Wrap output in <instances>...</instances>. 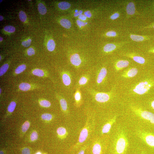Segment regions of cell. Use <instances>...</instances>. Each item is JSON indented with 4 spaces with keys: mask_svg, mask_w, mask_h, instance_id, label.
<instances>
[{
    "mask_svg": "<svg viewBox=\"0 0 154 154\" xmlns=\"http://www.w3.org/2000/svg\"><path fill=\"white\" fill-rule=\"evenodd\" d=\"M63 83L66 86H70L72 83V79L70 75L67 73H63L62 75Z\"/></svg>",
    "mask_w": 154,
    "mask_h": 154,
    "instance_id": "cell-14",
    "label": "cell"
},
{
    "mask_svg": "<svg viewBox=\"0 0 154 154\" xmlns=\"http://www.w3.org/2000/svg\"><path fill=\"white\" fill-rule=\"evenodd\" d=\"M88 130L87 127L85 126L81 131L80 134L78 144H81L83 143L86 140L88 136Z\"/></svg>",
    "mask_w": 154,
    "mask_h": 154,
    "instance_id": "cell-12",
    "label": "cell"
},
{
    "mask_svg": "<svg viewBox=\"0 0 154 154\" xmlns=\"http://www.w3.org/2000/svg\"><path fill=\"white\" fill-rule=\"evenodd\" d=\"M0 154H4V152L2 151L1 150L0 152Z\"/></svg>",
    "mask_w": 154,
    "mask_h": 154,
    "instance_id": "cell-52",
    "label": "cell"
},
{
    "mask_svg": "<svg viewBox=\"0 0 154 154\" xmlns=\"http://www.w3.org/2000/svg\"><path fill=\"white\" fill-rule=\"evenodd\" d=\"M129 64V62L126 60H119L115 63V67L117 71H120L126 67Z\"/></svg>",
    "mask_w": 154,
    "mask_h": 154,
    "instance_id": "cell-9",
    "label": "cell"
},
{
    "mask_svg": "<svg viewBox=\"0 0 154 154\" xmlns=\"http://www.w3.org/2000/svg\"><path fill=\"white\" fill-rule=\"evenodd\" d=\"M150 123L154 126V118H152L151 120L149 121Z\"/></svg>",
    "mask_w": 154,
    "mask_h": 154,
    "instance_id": "cell-47",
    "label": "cell"
},
{
    "mask_svg": "<svg viewBox=\"0 0 154 154\" xmlns=\"http://www.w3.org/2000/svg\"><path fill=\"white\" fill-rule=\"evenodd\" d=\"M2 59V57L1 55L0 56V61H1Z\"/></svg>",
    "mask_w": 154,
    "mask_h": 154,
    "instance_id": "cell-55",
    "label": "cell"
},
{
    "mask_svg": "<svg viewBox=\"0 0 154 154\" xmlns=\"http://www.w3.org/2000/svg\"><path fill=\"white\" fill-rule=\"evenodd\" d=\"M102 151L101 145L99 143H96L94 144L92 150L93 154H101Z\"/></svg>",
    "mask_w": 154,
    "mask_h": 154,
    "instance_id": "cell-18",
    "label": "cell"
},
{
    "mask_svg": "<svg viewBox=\"0 0 154 154\" xmlns=\"http://www.w3.org/2000/svg\"><path fill=\"white\" fill-rule=\"evenodd\" d=\"M36 154H41V153L40 152H37V153H36Z\"/></svg>",
    "mask_w": 154,
    "mask_h": 154,
    "instance_id": "cell-54",
    "label": "cell"
},
{
    "mask_svg": "<svg viewBox=\"0 0 154 154\" xmlns=\"http://www.w3.org/2000/svg\"><path fill=\"white\" fill-rule=\"evenodd\" d=\"M60 103L61 108L62 111L64 112L67 111L68 105L66 100L63 98L61 99L60 100Z\"/></svg>",
    "mask_w": 154,
    "mask_h": 154,
    "instance_id": "cell-25",
    "label": "cell"
},
{
    "mask_svg": "<svg viewBox=\"0 0 154 154\" xmlns=\"http://www.w3.org/2000/svg\"><path fill=\"white\" fill-rule=\"evenodd\" d=\"M56 132H57V133L59 135L61 136H65L67 133L66 129L63 127H60L58 128Z\"/></svg>",
    "mask_w": 154,
    "mask_h": 154,
    "instance_id": "cell-28",
    "label": "cell"
},
{
    "mask_svg": "<svg viewBox=\"0 0 154 154\" xmlns=\"http://www.w3.org/2000/svg\"><path fill=\"white\" fill-rule=\"evenodd\" d=\"M131 109L135 115L142 120L149 121L154 118V114L135 106H132Z\"/></svg>",
    "mask_w": 154,
    "mask_h": 154,
    "instance_id": "cell-2",
    "label": "cell"
},
{
    "mask_svg": "<svg viewBox=\"0 0 154 154\" xmlns=\"http://www.w3.org/2000/svg\"><path fill=\"white\" fill-rule=\"evenodd\" d=\"M151 105V107L154 110V100L152 102Z\"/></svg>",
    "mask_w": 154,
    "mask_h": 154,
    "instance_id": "cell-49",
    "label": "cell"
},
{
    "mask_svg": "<svg viewBox=\"0 0 154 154\" xmlns=\"http://www.w3.org/2000/svg\"><path fill=\"white\" fill-rule=\"evenodd\" d=\"M38 138V134L37 132L34 131L31 133L30 136V139L31 141H34L36 140Z\"/></svg>",
    "mask_w": 154,
    "mask_h": 154,
    "instance_id": "cell-35",
    "label": "cell"
},
{
    "mask_svg": "<svg viewBox=\"0 0 154 154\" xmlns=\"http://www.w3.org/2000/svg\"><path fill=\"white\" fill-rule=\"evenodd\" d=\"M123 43L114 44L110 43L107 44L104 47V51L106 53H109L113 51L118 47L120 46Z\"/></svg>",
    "mask_w": 154,
    "mask_h": 154,
    "instance_id": "cell-11",
    "label": "cell"
},
{
    "mask_svg": "<svg viewBox=\"0 0 154 154\" xmlns=\"http://www.w3.org/2000/svg\"><path fill=\"white\" fill-rule=\"evenodd\" d=\"M30 126V122L28 121H26L22 125L21 129L23 133H25L29 128Z\"/></svg>",
    "mask_w": 154,
    "mask_h": 154,
    "instance_id": "cell-32",
    "label": "cell"
},
{
    "mask_svg": "<svg viewBox=\"0 0 154 154\" xmlns=\"http://www.w3.org/2000/svg\"><path fill=\"white\" fill-rule=\"evenodd\" d=\"M19 17L20 20L23 22L26 21L27 19V15L24 12L21 11L19 13Z\"/></svg>",
    "mask_w": 154,
    "mask_h": 154,
    "instance_id": "cell-31",
    "label": "cell"
},
{
    "mask_svg": "<svg viewBox=\"0 0 154 154\" xmlns=\"http://www.w3.org/2000/svg\"><path fill=\"white\" fill-rule=\"evenodd\" d=\"M27 68L26 65L22 64L19 66L15 69L14 73L15 75H18L23 73Z\"/></svg>",
    "mask_w": 154,
    "mask_h": 154,
    "instance_id": "cell-22",
    "label": "cell"
},
{
    "mask_svg": "<svg viewBox=\"0 0 154 154\" xmlns=\"http://www.w3.org/2000/svg\"><path fill=\"white\" fill-rule=\"evenodd\" d=\"M61 26L66 29H70L71 26V21L66 19H62L60 21Z\"/></svg>",
    "mask_w": 154,
    "mask_h": 154,
    "instance_id": "cell-19",
    "label": "cell"
},
{
    "mask_svg": "<svg viewBox=\"0 0 154 154\" xmlns=\"http://www.w3.org/2000/svg\"><path fill=\"white\" fill-rule=\"evenodd\" d=\"M84 15L87 17L90 18L92 17V14L89 11H87L84 13Z\"/></svg>",
    "mask_w": 154,
    "mask_h": 154,
    "instance_id": "cell-44",
    "label": "cell"
},
{
    "mask_svg": "<svg viewBox=\"0 0 154 154\" xmlns=\"http://www.w3.org/2000/svg\"><path fill=\"white\" fill-rule=\"evenodd\" d=\"M107 73V71L105 67H103L100 70L97 76L96 82L99 84L102 83L106 77Z\"/></svg>",
    "mask_w": 154,
    "mask_h": 154,
    "instance_id": "cell-8",
    "label": "cell"
},
{
    "mask_svg": "<svg viewBox=\"0 0 154 154\" xmlns=\"http://www.w3.org/2000/svg\"><path fill=\"white\" fill-rule=\"evenodd\" d=\"M32 73L33 75L40 77L44 76L45 75L44 71L39 69H34L32 71Z\"/></svg>",
    "mask_w": 154,
    "mask_h": 154,
    "instance_id": "cell-21",
    "label": "cell"
},
{
    "mask_svg": "<svg viewBox=\"0 0 154 154\" xmlns=\"http://www.w3.org/2000/svg\"><path fill=\"white\" fill-rule=\"evenodd\" d=\"M41 117L43 120L46 121L51 120L53 118L52 115L50 114L45 113L42 114Z\"/></svg>",
    "mask_w": 154,
    "mask_h": 154,
    "instance_id": "cell-34",
    "label": "cell"
},
{
    "mask_svg": "<svg viewBox=\"0 0 154 154\" xmlns=\"http://www.w3.org/2000/svg\"><path fill=\"white\" fill-rule=\"evenodd\" d=\"M137 134L138 136L146 145L154 148V134L149 132L139 130Z\"/></svg>",
    "mask_w": 154,
    "mask_h": 154,
    "instance_id": "cell-3",
    "label": "cell"
},
{
    "mask_svg": "<svg viewBox=\"0 0 154 154\" xmlns=\"http://www.w3.org/2000/svg\"><path fill=\"white\" fill-rule=\"evenodd\" d=\"M120 14L118 12L115 13L113 14L111 16V18L112 20H115L117 19L120 16Z\"/></svg>",
    "mask_w": 154,
    "mask_h": 154,
    "instance_id": "cell-40",
    "label": "cell"
},
{
    "mask_svg": "<svg viewBox=\"0 0 154 154\" xmlns=\"http://www.w3.org/2000/svg\"><path fill=\"white\" fill-rule=\"evenodd\" d=\"M70 60L71 64L75 66H79L81 64L82 61L80 56L77 53H75L71 55Z\"/></svg>",
    "mask_w": 154,
    "mask_h": 154,
    "instance_id": "cell-10",
    "label": "cell"
},
{
    "mask_svg": "<svg viewBox=\"0 0 154 154\" xmlns=\"http://www.w3.org/2000/svg\"><path fill=\"white\" fill-rule=\"evenodd\" d=\"M27 53L28 55L31 56L35 54V52L33 48H30L27 49Z\"/></svg>",
    "mask_w": 154,
    "mask_h": 154,
    "instance_id": "cell-39",
    "label": "cell"
},
{
    "mask_svg": "<svg viewBox=\"0 0 154 154\" xmlns=\"http://www.w3.org/2000/svg\"><path fill=\"white\" fill-rule=\"evenodd\" d=\"M84 150L83 149L82 150L80 151L78 154H84Z\"/></svg>",
    "mask_w": 154,
    "mask_h": 154,
    "instance_id": "cell-48",
    "label": "cell"
},
{
    "mask_svg": "<svg viewBox=\"0 0 154 154\" xmlns=\"http://www.w3.org/2000/svg\"><path fill=\"white\" fill-rule=\"evenodd\" d=\"M128 146L126 133L123 130L118 131L114 140L113 154H125Z\"/></svg>",
    "mask_w": 154,
    "mask_h": 154,
    "instance_id": "cell-1",
    "label": "cell"
},
{
    "mask_svg": "<svg viewBox=\"0 0 154 154\" xmlns=\"http://www.w3.org/2000/svg\"><path fill=\"white\" fill-rule=\"evenodd\" d=\"M138 73V69L135 68H131L126 71L122 75L125 78H130L136 76Z\"/></svg>",
    "mask_w": 154,
    "mask_h": 154,
    "instance_id": "cell-7",
    "label": "cell"
},
{
    "mask_svg": "<svg viewBox=\"0 0 154 154\" xmlns=\"http://www.w3.org/2000/svg\"><path fill=\"white\" fill-rule=\"evenodd\" d=\"M40 105L45 108H48L51 106V103L48 100H40L39 102Z\"/></svg>",
    "mask_w": 154,
    "mask_h": 154,
    "instance_id": "cell-29",
    "label": "cell"
},
{
    "mask_svg": "<svg viewBox=\"0 0 154 154\" xmlns=\"http://www.w3.org/2000/svg\"><path fill=\"white\" fill-rule=\"evenodd\" d=\"M38 9L40 14L42 15H45L47 13V9L45 6L42 3L38 4Z\"/></svg>",
    "mask_w": 154,
    "mask_h": 154,
    "instance_id": "cell-26",
    "label": "cell"
},
{
    "mask_svg": "<svg viewBox=\"0 0 154 154\" xmlns=\"http://www.w3.org/2000/svg\"><path fill=\"white\" fill-rule=\"evenodd\" d=\"M79 20L82 21L85 20L87 19V17L84 15L81 14L78 16Z\"/></svg>",
    "mask_w": 154,
    "mask_h": 154,
    "instance_id": "cell-43",
    "label": "cell"
},
{
    "mask_svg": "<svg viewBox=\"0 0 154 154\" xmlns=\"http://www.w3.org/2000/svg\"><path fill=\"white\" fill-rule=\"evenodd\" d=\"M58 7L61 10H65L70 8L71 5L70 3L66 2H62L58 4Z\"/></svg>",
    "mask_w": 154,
    "mask_h": 154,
    "instance_id": "cell-20",
    "label": "cell"
},
{
    "mask_svg": "<svg viewBox=\"0 0 154 154\" xmlns=\"http://www.w3.org/2000/svg\"><path fill=\"white\" fill-rule=\"evenodd\" d=\"M35 88L32 85L27 83H22L19 85V89L23 92H27Z\"/></svg>",
    "mask_w": 154,
    "mask_h": 154,
    "instance_id": "cell-17",
    "label": "cell"
},
{
    "mask_svg": "<svg viewBox=\"0 0 154 154\" xmlns=\"http://www.w3.org/2000/svg\"><path fill=\"white\" fill-rule=\"evenodd\" d=\"M83 11L82 10H79L75 13L74 14V16L75 17H77L79 16V15L82 14L83 13Z\"/></svg>",
    "mask_w": 154,
    "mask_h": 154,
    "instance_id": "cell-45",
    "label": "cell"
},
{
    "mask_svg": "<svg viewBox=\"0 0 154 154\" xmlns=\"http://www.w3.org/2000/svg\"><path fill=\"white\" fill-rule=\"evenodd\" d=\"M110 96L109 94L105 93H97L95 95V98L96 101L101 103L108 102L110 99Z\"/></svg>",
    "mask_w": 154,
    "mask_h": 154,
    "instance_id": "cell-5",
    "label": "cell"
},
{
    "mask_svg": "<svg viewBox=\"0 0 154 154\" xmlns=\"http://www.w3.org/2000/svg\"><path fill=\"white\" fill-rule=\"evenodd\" d=\"M22 154H31L30 149L27 147H25L22 151Z\"/></svg>",
    "mask_w": 154,
    "mask_h": 154,
    "instance_id": "cell-41",
    "label": "cell"
},
{
    "mask_svg": "<svg viewBox=\"0 0 154 154\" xmlns=\"http://www.w3.org/2000/svg\"><path fill=\"white\" fill-rule=\"evenodd\" d=\"M2 1H1V2H1H1H2Z\"/></svg>",
    "mask_w": 154,
    "mask_h": 154,
    "instance_id": "cell-56",
    "label": "cell"
},
{
    "mask_svg": "<svg viewBox=\"0 0 154 154\" xmlns=\"http://www.w3.org/2000/svg\"><path fill=\"white\" fill-rule=\"evenodd\" d=\"M126 10L127 14L128 15H134L136 12L135 6L134 3L133 2L129 3L126 6Z\"/></svg>",
    "mask_w": 154,
    "mask_h": 154,
    "instance_id": "cell-13",
    "label": "cell"
},
{
    "mask_svg": "<svg viewBox=\"0 0 154 154\" xmlns=\"http://www.w3.org/2000/svg\"><path fill=\"white\" fill-rule=\"evenodd\" d=\"M55 48V44L54 41L53 39H50L47 43V48L48 51L53 52L54 51Z\"/></svg>",
    "mask_w": 154,
    "mask_h": 154,
    "instance_id": "cell-23",
    "label": "cell"
},
{
    "mask_svg": "<svg viewBox=\"0 0 154 154\" xmlns=\"http://www.w3.org/2000/svg\"><path fill=\"white\" fill-rule=\"evenodd\" d=\"M117 118V116H115L104 125L102 129L101 132L102 134L108 133L109 132L112 125L116 122Z\"/></svg>",
    "mask_w": 154,
    "mask_h": 154,
    "instance_id": "cell-6",
    "label": "cell"
},
{
    "mask_svg": "<svg viewBox=\"0 0 154 154\" xmlns=\"http://www.w3.org/2000/svg\"><path fill=\"white\" fill-rule=\"evenodd\" d=\"M153 28V29H154V24H153L151 25H150V26H147V27H145L143 28V29H147V28Z\"/></svg>",
    "mask_w": 154,
    "mask_h": 154,
    "instance_id": "cell-46",
    "label": "cell"
},
{
    "mask_svg": "<svg viewBox=\"0 0 154 154\" xmlns=\"http://www.w3.org/2000/svg\"><path fill=\"white\" fill-rule=\"evenodd\" d=\"M77 22L78 26L80 27L85 26L86 24V23L79 20H77Z\"/></svg>",
    "mask_w": 154,
    "mask_h": 154,
    "instance_id": "cell-42",
    "label": "cell"
},
{
    "mask_svg": "<svg viewBox=\"0 0 154 154\" xmlns=\"http://www.w3.org/2000/svg\"><path fill=\"white\" fill-rule=\"evenodd\" d=\"M4 20V18L2 15H0V21H1Z\"/></svg>",
    "mask_w": 154,
    "mask_h": 154,
    "instance_id": "cell-50",
    "label": "cell"
},
{
    "mask_svg": "<svg viewBox=\"0 0 154 154\" xmlns=\"http://www.w3.org/2000/svg\"><path fill=\"white\" fill-rule=\"evenodd\" d=\"M130 37L132 40L136 42H142L144 40L149 39L150 38L149 36L136 35L134 34L130 35Z\"/></svg>",
    "mask_w": 154,
    "mask_h": 154,
    "instance_id": "cell-16",
    "label": "cell"
},
{
    "mask_svg": "<svg viewBox=\"0 0 154 154\" xmlns=\"http://www.w3.org/2000/svg\"><path fill=\"white\" fill-rule=\"evenodd\" d=\"M3 40V38L2 37H0V42H2Z\"/></svg>",
    "mask_w": 154,
    "mask_h": 154,
    "instance_id": "cell-51",
    "label": "cell"
},
{
    "mask_svg": "<svg viewBox=\"0 0 154 154\" xmlns=\"http://www.w3.org/2000/svg\"><path fill=\"white\" fill-rule=\"evenodd\" d=\"M9 67V65L8 64H5L2 66L0 68V77L2 76L6 73Z\"/></svg>",
    "mask_w": 154,
    "mask_h": 154,
    "instance_id": "cell-24",
    "label": "cell"
},
{
    "mask_svg": "<svg viewBox=\"0 0 154 154\" xmlns=\"http://www.w3.org/2000/svg\"><path fill=\"white\" fill-rule=\"evenodd\" d=\"M16 103L14 101H12L8 106V111L9 113H12L14 112L16 106Z\"/></svg>",
    "mask_w": 154,
    "mask_h": 154,
    "instance_id": "cell-27",
    "label": "cell"
},
{
    "mask_svg": "<svg viewBox=\"0 0 154 154\" xmlns=\"http://www.w3.org/2000/svg\"><path fill=\"white\" fill-rule=\"evenodd\" d=\"M75 99L76 102H79L81 100V94L79 92H77L75 94Z\"/></svg>",
    "mask_w": 154,
    "mask_h": 154,
    "instance_id": "cell-38",
    "label": "cell"
},
{
    "mask_svg": "<svg viewBox=\"0 0 154 154\" xmlns=\"http://www.w3.org/2000/svg\"><path fill=\"white\" fill-rule=\"evenodd\" d=\"M31 42V40L29 39L27 41H24L22 42L21 44L23 46L25 47H28L30 46Z\"/></svg>",
    "mask_w": 154,
    "mask_h": 154,
    "instance_id": "cell-37",
    "label": "cell"
},
{
    "mask_svg": "<svg viewBox=\"0 0 154 154\" xmlns=\"http://www.w3.org/2000/svg\"><path fill=\"white\" fill-rule=\"evenodd\" d=\"M4 30L6 32L9 33H13L15 32V28L13 26H5L4 28Z\"/></svg>",
    "mask_w": 154,
    "mask_h": 154,
    "instance_id": "cell-33",
    "label": "cell"
},
{
    "mask_svg": "<svg viewBox=\"0 0 154 154\" xmlns=\"http://www.w3.org/2000/svg\"><path fill=\"white\" fill-rule=\"evenodd\" d=\"M88 81V78L86 76L81 77L78 81V84L80 86H83L86 84Z\"/></svg>",
    "mask_w": 154,
    "mask_h": 154,
    "instance_id": "cell-30",
    "label": "cell"
},
{
    "mask_svg": "<svg viewBox=\"0 0 154 154\" xmlns=\"http://www.w3.org/2000/svg\"><path fill=\"white\" fill-rule=\"evenodd\" d=\"M117 33L113 31H108L106 33V36L108 37H115L117 36Z\"/></svg>",
    "mask_w": 154,
    "mask_h": 154,
    "instance_id": "cell-36",
    "label": "cell"
},
{
    "mask_svg": "<svg viewBox=\"0 0 154 154\" xmlns=\"http://www.w3.org/2000/svg\"><path fill=\"white\" fill-rule=\"evenodd\" d=\"M126 56L132 59L134 61L138 64H143L145 62V59L140 56L134 55L130 54H127Z\"/></svg>",
    "mask_w": 154,
    "mask_h": 154,
    "instance_id": "cell-15",
    "label": "cell"
},
{
    "mask_svg": "<svg viewBox=\"0 0 154 154\" xmlns=\"http://www.w3.org/2000/svg\"><path fill=\"white\" fill-rule=\"evenodd\" d=\"M150 52L154 53V49L152 50H151V51H150Z\"/></svg>",
    "mask_w": 154,
    "mask_h": 154,
    "instance_id": "cell-53",
    "label": "cell"
},
{
    "mask_svg": "<svg viewBox=\"0 0 154 154\" xmlns=\"http://www.w3.org/2000/svg\"><path fill=\"white\" fill-rule=\"evenodd\" d=\"M152 86V84L148 81L142 82L135 86L133 91L138 95H143L148 92Z\"/></svg>",
    "mask_w": 154,
    "mask_h": 154,
    "instance_id": "cell-4",
    "label": "cell"
}]
</instances>
